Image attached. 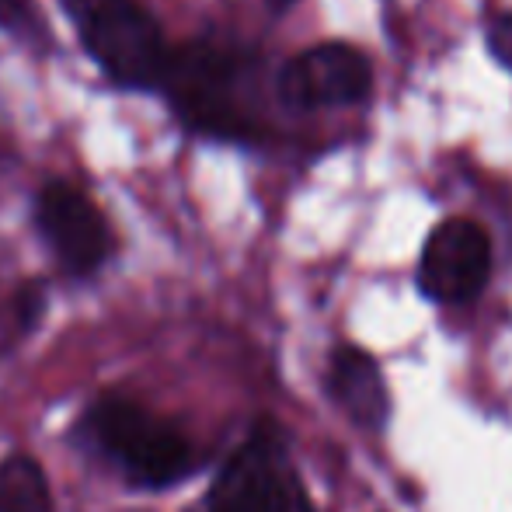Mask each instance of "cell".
<instances>
[{
    "mask_svg": "<svg viewBox=\"0 0 512 512\" xmlns=\"http://www.w3.org/2000/svg\"><path fill=\"white\" fill-rule=\"evenodd\" d=\"M209 512H314L276 422L262 418L230 453L209 492Z\"/></svg>",
    "mask_w": 512,
    "mask_h": 512,
    "instance_id": "cell-4",
    "label": "cell"
},
{
    "mask_svg": "<svg viewBox=\"0 0 512 512\" xmlns=\"http://www.w3.org/2000/svg\"><path fill=\"white\" fill-rule=\"evenodd\" d=\"M35 223L70 276H91L112 255V234L102 209L70 182L42 185L35 196Z\"/></svg>",
    "mask_w": 512,
    "mask_h": 512,
    "instance_id": "cell-5",
    "label": "cell"
},
{
    "mask_svg": "<svg viewBox=\"0 0 512 512\" xmlns=\"http://www.w3.org/2000/svg\"><path fill=\"white\" fill-rule=\"evenodd\" d=\"M370 91V63L345 42H324L293 56L279 74V98L293 112L356 105Z\"/></svg>",
    "mask_w": 512,
    "mask_h": 512,
    "instance_id": "cell-7",
    "label": "cell"
},
{
    "mask_svg": "<svg viewBox=\"0 0 512 512\" xmlns=\"http://www.w3.org/2000/svg\"><path fill=\"white\" fill-rule=\"evenodd\" d=\"M88 432L136 488H168L196 471V450L185 432L122 394H105L91 405Z\"/></svg>",
    "mask_w": 512,
    "mask_h": 512,
    "instance_id": "cell-2",
    "label": "cell"
},
{
    "mask_svg": "<svg viewBox=\"0 0 512 512\" xmlns=\"http://www.w3.org/2000/svg\"><path fill=\"white\" fill-rule=\"evenodd\" d=\"M328 391L352 422L366 425V429H384L387 415H391V398H387L384 373L363 349L345 345L331 356Z\"/></svg>",
    "mask_w": 512,
    "mask_h": 512,
    "instance_id": "cell-8",
    "label": "cell"
},
{
    "mask_svg": "<svg viewBox=\"0 0 512 512\" xmlns=\"http://www.w3.org/2000/svg\"><path fill=\"white\" fill-rule=\"evenodd\" d=\"M251 60L216 42H185L168 49L161 81L168 102L196 133L248 140L255 136V112L248 105Z\"/></svg>",
    "mask_w": 512,
    "mask_h": 512,
    "instance_id": "cell-1",
    "label": "cell"
},
{
    "mask_svg": "<svg viewBox=\"0 0 512 512\" xmlns=\"http://www.w3.org/2000/svg\"><path fill=\"white\" fill-rule=\"evenodd\" d=\"M32 0H0V28H18L25 25Z\"/></svg>",
    "mask_w": 512,
    "mask_h": 512,
    "instance_id": "cell-11",
    "label": "cell"
},
{
    "mask_svg": "<svg viewBox=\"0 0 512 512\" xmlns=\"http://www.w3.org/2000/svg\"><path fill=\"white\" fill-rule=\"evenodd\" d=\"M77 39L119 88H157L168 42L140 0H63Z\"/></svg>",
    "mask_w": 512,
    "mask_h": 512,
    "instance_id": "cell-3",
    "label": "cell"
},
{
    "mask_svg": "<svg viewBox=\"0 0 512 512\" xmlns=\"http://www.w3.org/2000/svg\"><path fill=\"white\" fill-rule=\"evenodd\" d=\"M492 276V241L471 220H446L429 234L418 265V286L439 304H467Z\"/></svg>",
    "mask_w": 512,
    "mask_h": 512,
    "instance_id": "cell-6",
    "label": "cell"
},
{
    "mask_svg": "<svg viewBox=\"0 0 512 512\" xmlns=\"http://www.w3.org/2000/svg\"><path fill=\"white\" fill-rule=\"evenodd\" d=\"M0 512H53V495L39 460L21 453L0 460Z\"/></svg>",
    "mask_w": 512,
    "mask_h": 512,
    "instance_id": "cell-9",
    "label": "cell"
},
{
    "mask_svg": "<svg viewBox=\"0 0 512 512\" xmlns=\"http://www.w3.org/2000/svg\"><path fill=\"white\" fill-rule=\"evenodd\" d=\"M488 53L506 70H512V14H502V18L492 21V28H488Z\"/></svg>",
    "mask_w": 512,
    "mask_h": 512,
    "instance_id": "cell-10",
    "label": "cell"
}]
</instances>
